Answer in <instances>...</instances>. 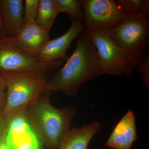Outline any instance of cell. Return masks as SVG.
<instances>
[{"label":"cell","instance_id":"2","mask_svg":"<svg viewBox=\"0 0 149 149\" xmlns=\"http://www.w3.org/2000/svg\"><path fill=\"white\" fill-rule=\"evenodd\" d=\"M52 93H43L26 109L29 125L37 138L49 149H58L63 137L70 129L75 109L58 108L49 100Z\"/></svg>","mask_w":149,"mask_h":149},{"label":"cell","instance_id":"8","mask_svg":"<svg viewBox=\"0 0 149 149\" xmlns=\"http://www.w3.org/2000/svg\"><path fill=\"white\" fill-rule=\"evenodd\" d=\"M7 139L10 149H43L42 144L29 125L27 117L23 115L8 120Z\"/></svg>","mask_w":149,"mask_h":149},{"label":"cell","instance_id":"19","mask_svg":"<svg viewBox=\"0 0 149 149\" xmlns=\"http://www.w3.org/2000/svg\"><path fill=\"white\" fill-rule=\"evenodd\" d=\"M6 101V83L4 77L0 75V114L4 109Z\"/></svg>","mask_w":149,"mask_h":149},{"label":"cell","instance_id":"15","mask_svg":"<svg viewBox=\"0 0 149 149\" xmlns=\"http://www.w3.org/2000/svg\"><path fill=\"white\" fill-rule=\"evenodd\" d=\"M59 13L68 14L71 19L83 22L84 13L80 0H55Z\"/></svg>","mask_w":149,"mask_h":149},{"label":"cell","instance_id":"4","mask_svg":"<svg viewBox=\"0 0 149 149\" xmlns=\"http://www.w3.org/2000/svg\"><path fill=\"white\" fill-rule=\"evenodd\" d=\"M125 15L121 23L107 32L128 55L134 71L136 65L148 55L149 22L139 13Z\"/></svg>","mask_w":149,"mask_h":149},{"label":"cell","instance_id":"17","mask_svg":"<svg viewBox=\"0 0 149 149\" xmlns=\"http://www.w3.org/2000/svg\"><path fill=\"white\" fill-rule=\"evenodd\" d=\"M118 6L124 15L139 13L141 0H117Z\"/></svg>","mask_w":149,"mask_h":149},{"label":"cell","instance_id":"21","mask_svg":"<svg viewBox=\"0 0 149 149\" xmlns=\"http://www.w3.org/2000/svg\"><path fill=\"white\" fill-rule=\"evenodd\" d=\"M0 149H10L7 139V128L5 133L0 138Z\"/></svg>","mask_w":149,"mask_h":149},{"label":"cell","instance_id":"16","mask_svg":"<svg viewBox=\"0 0 149 149\" xmlns=\"http://www.w3.org/2000/svg\"><path fill=\"white\" fill-rule=\"evenodd\" d=\"M40 0H25L24 6V24L35 22Z\"/></svg>","mask_w":149,"mask_h":149},{"label":"cell","instance_id":"3","mask_svg":"<svg viewBox=\"0 0 149 149\" xmlns=\"http://www.w3.org/2000/svg\"><path fill=\"white\" fill-rule=\"evenodd\" d=\"M0 75L6 83V101L1 114L5 117L25 109L45 93L48 79L53 74L38 71L6 72Z\"/></svg>","mask_w":149,"mask_h":149},{"label":"cell","instance_id":"12","mask_svg":"<svg viewBox=\"0 0 149 149\" xmlns=\"http://www.w3.org/2000/svg\"><path fill=\"white\" fill-rule=\"evenodd\" d=\"M3 27L8 37L16 36L24 27V6L22 0H0Z\"/></svg>","mask_w":149,"mask_h":149},{"label":"cell","instance_id":"18","mask_svg":"<svg viewBox=\"0 0 149 149\" xmlns=\"http://www.w3.org/2000/svg\"><path fill=\"white\" fill-rule=\"evenodd\" d=\"M141 73L143 85L147 89L149 88V56H146L136 65L134 70Z\"/></svg>","mask_w":149,"mask_h":149},{"label":"cell","instance_id":"10","mask_svg":"<svg viewBox=\"0 0 149 149\" xmlns=\"http://www.w3.org/2000/svg\"><path fill=\"white\" fill-rule=\"evenodd\" d=\"M49 32L35 22L24 24L17 35L10 37L13 42L24 52L37 59L50 40Z\"/></svg>","mask_w":149,"mask_h":149},{"label":"cell","instance_id":"23","mask_svg":"<svg viewBox=\"0 0 149 149\" xmlns=\"http://www.w3.org/2000/svg\"><path fill=\"white\" fill-rule=\"evenodd\" d=\"M6 37H7V35L3 27L1 18V13H0V40Z\"/></svg>","mask_w":149,"mask_h":149},{"label":"cell","instance_id":"20","mask_svg":"<svg viewBox=\"0 0 149 149\" xmlns=\"http://www.w3.org/2000/svg\"><path fill=\"white\" fill-rule=\"evenodd\" d=\"M139 14L143 18L148 20L149 18V0H141Z\"/></svg>","mask_w":149,"mask_h":149},{"label":"cell","instance_id":"1","mask_svg":"<svg viewBox=\"0 0 149 149\" xmlns=\"http://www.w3.org/2000/svg\"><path fill=\"white\" fill-rule=\"evenodd\" d=\"M100 75L97 51L85 29L66 63L48 79L45 93L58 91L67 96H75L81 85Z\"/></svg>","mask_w":149,"mask_h":149},{"label":"cell","instance_id":"7","mask_svg":"<svg viewBox=\"0 0 149 149\" xmlns=\"http://www.w3.org/2000/svg\"><path fill=\"white\" fill-rule=\"evenodd\" d=\"M83 24L88 32H108L118 25L125 15L114 0H81Z\"/></svg>","mask_w":149,"mask_h":149},{"label":"cell","instance_id":"6","mask_svg":"<svg viewBox=\"0 0 149 149\" xmlns=\"http://www.w3.org/2000/svg\"><path fill=\"white\" fill-rule=\"evenodd\" d=\"M63 61L43 63L27 54L13 42L10 37L0 40V74L24 71L55 73Z\"/></svg>","mask_w":149,"mask_h":149},{"label":"cell","instance_id":"13","mask_svg":"<svg viewBox=\"0 0 149 149\" xmlns=\"http://www.w3.org/2000/svg\"><path fill=\"white\" fill-rule=\"evenodd\" d=\"M101 128L98 121L70 128L60 142L58 149H89V143Z\"/></svg>","mask_w":149,"mask_h":149},{"label":"cell","instance_id":"11","mask_svg":"<svg viewBox=\"0 0 149 149\" xmlns=\"http://www.w3.org/2000/svg\"><path fill=\"white\" fill-rule=\"evenodd\" d=\"M137 138L136 116L130 109L116 125L104 146L113 149H131Z\"/></svg>","mask_w":149,"mask_h":149},{"label":"cell","instance_id":"5","mask_svg":"<svg viewBox=\"0 0 149 149\" xmlns=\"http://www.w3.org/2000/svg\"><path fill=\"white\" fill-rule=\"evenodd\" d=\"M88 32L91 42L97 51L100 75L120 76L133 73L128 55L108 32Z\"/></svg>","mask_w":149,"mask_h":149},{"label":"cell","instance_id":"9","mask_svg":"<svg viewBox=\"0 0 149 149\" xmlns=\"http://www.w3.org/2000/svg\"><path fill=\"white\" fill-rule=\"evenodd\" d=\"M85 29L83 22L72 19L69 29L60 37L49 40L37 59L43 63L66 61L67 51L70 44Z\"/></svg>","mask_w":149,"mask_h":149},{"label":"cell","instance_id":"22","mask_svg":"<svg viewBox=\"0 0 149 149\" xmlns=\"http://www.w3.org/2000/svg\"><path fill=\"white\" fill-rule=\"evenodd\" d=\"M6 128V119L2 114H0V138L5 133Z\"/></svg>","mask_w":149,"mask_h":149},{"label":"cell","instance_id":"14","mask_svg":"<svg viewBox=\"0 0 149 149\" xmlns=\"http://www.w3.org/2000/svg\"><path fill=\"white\" fill-rule=\"evenodd\" d=\"M59 13L55 0H40L35 23L50 30Z\"/></svg>","mask_w":149,"mask_h":149}]
</instances>
